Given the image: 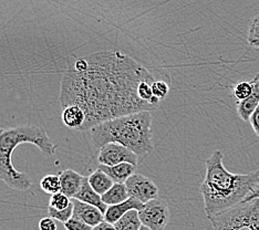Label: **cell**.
Wrapping results in <instances>:
<instances>
[{"mask_svg":"<svg viewBox=\"0 0 259 230\" xmlns=\"http://www.w3.org/2000/svg\"><path fill=\"white\" fill-rule=\"evenodd\" d=\"M143 81H155L149 69L121 51H101L79 58L64 72L60 84L61 106L78 105L85 113L80 132L105 121L156 110L139 97Z\"/></svg>","mask_w":259,"mask_h":230,"instance_id":"6da1fadb","label":"cell"},{"mask_svg":"<svg viewBox=\"0 0 259 230\" xmlns=\"http://www.w3.org/2000/svg\"><path fill=\"white\" fill-rule=\"evenodd\" d=\"M223 159L224 154L217 150L205 162L206 175L199 192L207 218L245 202L259 187V168L248 174H234L226 169Z\"/></svg>","mask_w":259,"mask_h":230,"instance_id":"7a4b0ae2","label":"cell"},{"mask_svg":"<svg viewBox=\"0 0 259 230\" xmlns=\"http://www.w3.org/2000/svg\"><path fill=\"white\" fill-rule=\"evenodd\" d=\"M152 121L151 112L144 111L105 121L89 132L93 144L99 149L108 143H117L132 151L142 161L154 149Z\"/></svg>","mask_w":259,"mask_h":230,"instance_id":"3957f363","label":"cell"},{"mask_svg":"<svg viewBox=\"0 0 259 230\" xmlns=\"http://www.w3.org/2000/svg\"><path fill=\"white\" fill-rule=\"evenodd\" d=\"M27 143L36 145L45 156L54 155L58 147L44 127L21 125L0 128V180L16 191H27L32 185L29 175L17 170L11 161L16 147Z\"/></svg>","mask_w":259,"mask_h":230,"instance_id":"277c9868","label":"cell"},{"mask_svg":"<svg viewBox=\"0 0 259 230\" xmlns=\"http://www.w3.org/2000/svg\"><path fill=\"white\" fill-rule=\"evenodd\" d=\"M208 219L213 230H259V198L245 200Z\"/></svg>","mask_w":259,"mask_h":230,"instance_id":"5b68a950","label":"cell"},{"mask_svg":"<svg viewBox=\"0 0 259 230\" xmlns=\"http://www.w3.org/2000/svg\"><path fill=\"white\" fill-rule=\"evenodd\" d=\"M142 225L151 230H164L169 221V207L164 199L155 198L139 211Z\"/></svg>","mask_w":259,"mask_h":230,"instance_id":"8992f818","label":"cell"},{"mask_svg":"<svg viewBox=\"0 0 259 230\" xmlns=\"http://www.w3.org/2000/svg\"><path fill=\"white\" fill-rule=\"evenodd\" d=\"M99 165L104 166H115L122 163H130L138 166L140 158L132 151L117 143H108L103 145L98 154Z\"/></svg>","mask_w":259,"mask_h":230,"instance_id":"52a82bcc","label":"cell"},{"mask_svg":"<svg viewBox=\"0 0 259 230\" xmlns=\"http://www.w3.org/2000/svg\"><path fill=\"white\" fill-rule=\"evenodd\" d=\"M128 196L138 199L142 204L157 198L158 187L149 177L142 174H134L125 181Z\"/></svg>","mask_w":259,"mask_h":230,"instance_id":"ba28073f","label":"cell"},{"mask_svg":"<svg viewBox=\"0 0 259 230\" xmlns=\"http://www.w3.org/2000/svg\"><path fill=\"white\" fill-rule=\"evenodd\" d=\"M73 217L79 218L91 227H96L104 221V214L96 206L82 203L78 199L72 198Z\"/></svg>","mask_w":259,"mask_h":230,"instance_id":"9c48e42d","label":"cell"},{"mask_svg":"<svg viewBox=\"0 0 259 230\" xmlns=\"http://www.w3.org/2000/svg\"><path fill=\"white\" fill-rule=\"evenodd\" d=\"M251 83L252 93L244 101H239L237 103V114L245 122H249L251 114L259 106V72L251 80Z\"/></svg>","mask_w":259,"mask_h":230,"instance_id":"30bf717a","label":"cell"},{"mask_svg":"<svg viewBox=\"0 0 259 230\" xmlns=\"http://www.w3.org/2000/svg\"><path fill=\"white\" fill-rule=\"evenodd\" d=\"M144 204L139 202L138 199H134L130 197L127 200H125L124 203L117 204V205H112L108 206L107 211L104 212V221H107L109 223H114L124 216L127 211L130 210H141L143 208Z\"/></svg>","mask_w":259,"mask_h":230,"instance_id":"8fae6325","label":"cell"},{"mask_svg":"<svg viewBox=\"0 0 259 230\" xmlns=\"http://www.w3.org/2000/svg\"><path fill=\"white\" fill-rule=\"evenodd\" d=\"M58 176L61 181V193L67 195L69 198H74L76 193L80 191L84 176L70 168L62 170Z\"/></svg>","mask_w":259,"mask_h":230,"instance_id":"7c38bea8","label":"cell"},{"mask_svg":"<svg viewBox=\"0 0 259 230\" xmlns=\"http://www.w3.org/2000/svg\"><path fill=\"white\" fill-rule=\"evenodd\" d=\"M74 199H78L82 203L96 206V207H98L100 210H101L103 214L108 209V206L103 203L101 195H99L97 192H94L93 188L90 186L88 177H84L83 178L80 191L76 193Z\"/></svg>","mask_w":259,"mask_h":230,"instance_id":"4fadbf2b","label":"cell"},{"mask_svg":"<svg viewBox=\"0 0 259 230\" xmlns=\"http://www.w3.org/2000/svg\"><path fill=\"white\" fill-rule=\"evenodd\" d=\"M137 167L133 164L130 163H122L115 166H104V165H99V168L107 173L114 182H119V184H125V181L135 174Z\"/></svg>","mask_w":259,"mask_h":230,"instance_id":"5bb4252c","label":"cell"},{"mask_svg":"<svg viewBox=\"0 0 259 230\" xmlns=\"http://www.w3.org/2000/svg\"><path fill=\"white\" fill-rule=\"evenodd\" d=\"M62 122L69 128L81 131L85 123V113L78 105H69L62 111Z\"/></svg>","mask_w":259,"mask_h":230,"instance_id":"9a60e30c","label":"cell"},{"mask_svg":"<svg viewBox=\"0 0 259 230\" xmlns=\"http://www.w3.org/2000/svg\"><path fill=\"white\" fill-rule=\"evenodd\" d=\"M88 180H89V184L93 188L94 192H97L101 196L114 185L113 179L100 168L94 170L90 176H88Z\"/></svg>","mask_w":259,"mask_h":230,"instance_id":"2e32d148","label":"cell"},{"mask_svg":"<svg viewBox=\"0 0 259 230\" xmlns=\"http://www.w3.org/2000/svg\"><path fill=\"white\" fill-rule=\"evenodd\" d=\"M128 198L130 196L125 184H119V182H114V185L104 195H102L103 203L107 206L124 203Z\"/></svg>","mask_w":259,"mask_h":230,"instance_id":"e0dca14e","label":"cell"},{"mask_svg":"<svg viewBox=\"0 0 259 230\" xmlns=\"http://www.w3.org/2000/svg\"><path fill=\"white\" fill-rule=\"evenodd\" d=\"M116 230H140L142 227L139 210H130L114 223Z\"/></svg>","mask_w":259,"mask_h":230,"instance_id":"ac0fdd59","label":"cell"},{"mask_svg":"<svg viewBox=\"0 0 259 230\" xmlns=\"http://www.w3.org/2000/svg\"><path fill=\"white\" fill-rule=\"evenodd\" d=\"M40 188L44 193L50 195H56L58 193H61V181L58 175L49 174L42 177L40 180Z\"/></svg>","mask_w":259,"mask_h":230,"instance_id":"d6986e66","label":"cell"},{"mask_svg":"<svg viewBox=\"0 0 259 230\" xmlns=\"http://www.w3.org/2000/svg\"><path fill=\"white\" fill-rule=\"evenodd\" d=\"M71 205H72L71 198H69L67 195H64L63 193H58L56 195H52L50 197L48 207L58 211H61V210H66Z\"/></svg>","mask_w":259,"mask_h":230,"instance_id":"ffe728a7","label":"cell"},{"mask_svg":"<svg viewBox=\"0 0 259 230\" xmlns=\"http://www.w3.org/2000/svg\"><path fill=\"white\" fill-rule=\"evenodd\" d=\"M234 97L237 101H244L252 93V83L251 81H241L233 87Z\"/></svg>","mask_w":259,"mask_h":230,"instance_id":"44dd1931","label":"cell"},{"mask_svg":"<svg viewBox=\"0 0 259 230\" xmlns=\"http://www.w3.org/2000/svg\"><path fill=\"white\" fill-rule=\"evenodd\" d=\"M152 92L153 96L157 98L160 101H162V100L167 97V94L169 92V86L167 84V82L163 80H155L152 83Z\"/></svg>","mask_w":259,"mask_h":230,"instance_id":"7402d4cb","label":"cell"},{"mask_svg":"<svg viewBox=\"0 0 259 230\" xmlns=\"http://www.w3.org/2000/svg\"><path fill=\"white\" fill-rule=\"evenodd\" d=\"M48 214L50 217L54 218V219L66 223L70 219V218L73 216V203L69 208H67L66 210H61V211H58V210H55V209L48 207Z\"/></svg>","mask_w":259,"mask_h":230,"instance_id":"603a6c76","label":"cell"},{"mask_svg":"<svg viewBox=\"0 0 259 230\" xmlns=\"http://www.w3.org/2000/svg\"><path fill=\"white\" fill-rule=\"evenodd\" d=\"M259 40V14L256 15L249 21L248 31H247V41L248 43L254 42Z\"/></svg>","mask_w":259,"mask_h":230,"instance_id":"cb8c5ba5","label":"cell"},{"mask_svg":"<svg viewBox=\"0 0 259 230\" xmlns=\"http://www.w3.org/2000/svg\"><path fill=\"white\" fill-rule=\"evenodd\" d=\"M63 225L67 230H93V227L89 226L84 221H82L79 218L73 216L66 223H63Z\"/></svg>","mask_w":259,"mask_h":230,"instance_id":"d4e9b609","label":"cell"},{"mask_svg":"<svg viewBox=\"0 0 259 230\" xmlns=\"http://www.w3.org/2000/svg\"><path fill=\"white\" fill-rule=\"evenodd\" d=\"M39 230H57L56 219L52 217L42 218L39 221Z\"/></svg>","mask_w":259,"mask_h":230,"instance_id":"484cf974","label":"cell"},{"mask_svg":"<svg viewBox=\"0 0 259 230\" xmlns=\"http://www.w3.org/2000/svg\"><path fill=\"white\" fill-rule=\"evenodd\" d=\"M249 123H250L252 129L255 131L256 135L259 137V106L256 109L254 113L251 114L250 119H249Z\"/></svg>","mask_w":259,"mask_h":230,"instance_id":"4316f807","label":"cell"},{"mask_svg":"<svg viewBox=\"0 0 259 230\" xmlns=\"http://www.w3.org/2000/svg\"><path fill=\"white\" fill-rule=\"evenodd\" d=\"M93 230H116L114 225H112V223H109L107 221H102L100 225L93 227Z\"/></svg>","mask_w":259,"mask_h":230,"instance_id":"83f0119b","label":"cell"},{"mask_svg":"<svg viewBox=\"0 0 259 230\" xmlns=\"http://www.w3.org/2000/svg\"><path fill=\"white\" fill-rule=\"evenodd\" d=\"M252 198H259V187H258L257 192L254 195H252V196H250L248 199H246V200H249V199H252Z\"/></svg>","mask_w":259,"mask_h":230,"instance_id":"f1b7e54d","label":"cell"},{"mask_svg":"<svg viewBox=\"0 0 259 230\" xmlns=\"http://www.w3.org/2000/svg\"><path fill=\"white\" fill-rule=\"evenodd\" d=\"M250 47H254V48H259V40L258 41H254V42L249 43Z\"/></svg>","mask_w":259,"mask_h":230,"instance_id":"f546056e","label":"cell"},{"mask_svg":"<svg viewBox=\"0 0 259 230\" xmlns=\"http://www.w3.org/2000/svg\"><path fill=\"white\" fill-rule=\"evenodd\" d=\"M140 230H151V229H150V228H148V227H145V226H143V225H142V227H141V228H140Z\"/></svg>","mask_w":259,"mask_h":230,"instance_id":"4dcf8cb0","label":"cell"}]
</instances>
